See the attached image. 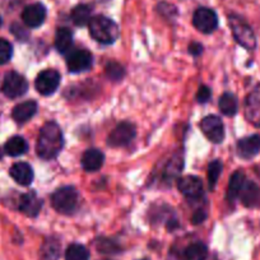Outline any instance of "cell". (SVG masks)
<instances>
[{
  "label": "cell",
  "mask_w": 260,
  "mask_h": 260,
  "mask_svg": "<svg viewBox=\"0 0 260 260\" xmlns=\"http://www.w3.org/2000/svg\"><path fill=\"white\" fill-rule=\"evenodd\" d=\"M60 255V244L57 240L49 239L45 241L41 249V257L44 260H56Z\"/></svg>",
  "instance_id": "d4e9b609"
},
{
  "label": "cell",
  "mask_w": 260,
  "mask_h": 260,
  "mask_svg": "<svg viewBox=\"0 0 260 260\" xmlns=\"http://www.w3.org/2000/svg\"><path fill=\"white\" fill-rule=\"evenodd\" d=\"M105 156L101 151L96 148L87 149L82 156V167L88 172L99 171L104 165Z\"/></svg>",
  "instance_id": "2e32d148"
},
{
  "label": "cell",
  "mask_w": 260,
  "mask_h": 260,
  "mask_svg": "<svg viewBox=\"0 0 260 260\" xmlns=\"http://www.w3.org/2000/svg\"><path fill=\"white\" fill-rule=\"evenodd\" d=\"M239 198H241L242 203L246 207H256L260 204V189L252 181H245Z\"/></svg>",
  "instance_id": "ac0fdd59"
},
{
  "label": "cell",
  "mask_w": 260,
  "mask_h": 260,
  "mask_svg": "<svg viewBox=\"0 0 260 260\" xmlns=\"http://www.w3.org/2000/svg\"><path fill=\"white\" fill-rule=\"evenodd\" d=\"M229 22L235 40L246 50H254L256 46V39L251 27L237 16H230Z\"/></svg>",
  "instance_id": "277c9868"
},
{
  "label": "cell",
  "mask_w": 260,
  "mask_h": 260,
  "mask_svg": "<svg viewBox=\"0 0 260 260\" xmlns=\"http://www.w3.org/2000/svg\"><path fill=\"white\" fill-rule=\"evenodd\" d=\"M189 51L190 54L197 56V55H201L202 52H203V46H202L201 44H198V42H194V44H191L189 46Z\"/></svg>",
  "instance_id": "d6a6232c"
},
{
  "label": "cell",
  "mask_w": 260,
  "mask_h": 260,
  "mask_svg": "<svg viewBox=\"0 0 260 260\" xmlns=\"http://www.w3.org/2000/svg\"><path fill=\"white\" fill-rule=\"evenodd\" d=\"M12 55H13V47L11 42L0 39V65L7 64L11 60Z\"/></svg>",
  "instance_id": "f1b7e54d"
},
{
  "label": "cell",
  "mask_w": 260,
  "mask_h": 260,
  "mask_svg": "<svg viewBox=\"0 0 260 260\" xmlns=\"http://www.w3.org/2000/svg\"><path fill=\"white\" fill-rule=\"evenodd\" d=\"M246 117L251 124L260 126V84H257L246 99Z\"/></svg>",
  "instance_id": "7c38bea8"
},
{
  "label": "cell",
  "mask_w": 260,
  "mask_h": 260,
  "mask_svg": "<svg viewBox=\"0 0 260 260\" xmlns=\"http://www.w3.org/2000/svg\"><path fill=\"white\" fill-rule=\"evenodd\" d=\"M201 127L204 136L213 143H221L224 139L223 122L218 116L214 115L206 116L202 120Z\"/></svg>",
  "instance_id": "ba28073f"
},
{
  "label": "cell",
  "mask_w": 260,
  "mask_h": 260,
  "mask_svg": "<svg viewBox=\"0 0 260 260\" xmlns=\"http://www.w3.org/2000/svg\"><path fill=\"white\" fill-rule=\"evenodd\" d=\"M192 24L203 34H212L218 26V17L216 12L209 8H199L192 16Z\"/></svg>",
  "instance_id": "5b68a950"
},
{
  "label": "cell",
  "mask_w": 260,
  "mask_h": 260,
  "mask_svg": "<svg viewBox=\"0 0 260 260\" xmlns=\"http://www.w3.org/2000/svg\"><path fill=\"white\" fill-rule=\"evenodd\" d=\"M208 256V249L203 242H194L185 249L182 260H206Z\"/></svg>",
  "instance_id": "603a6c76"
},
{
  "label": "cell",
  "mask_w": 260,
  "mask_h": 260,
  "mask_svg": "<svg viewBox=\"0 0 260 260\" xmlns=\"http://www.w3.org/2000/svg\"><path fill=\"white\" fill-rule=\"evenodd\" d=\"M106 76L112 81H119L124 77V69L117 62H110L106 65Z\"/></svg>",
  "instance_id": "f546056e"
},
{
  "label": "cell",
  "mask_w": 260,
  "mask_h": 260,
  "mask_svg": "<svg viewBox=\"0 0 260 260\" xmlns=\"http://www.w3.org/2000/svg\"><path fill=\"white\" fill-rule=\"evenodd\" d=\"M72 45H73V34L69 28H59L56 31V36H55V47L59 52L65 54L71 50Z\"/></svg>",
  "instance_id": "ffe728a7"
},
{
  "label": "cell",
  "mask_w": 260,
  "mask_h": 260,
  "mask_svg": "<svg viewBox=\"0 0 260 260\" xmlns=\"http://www.w3.org/2000/svg\"><path fill=\"white\" fill-rule=\"evenodd\" d=\"M179 190L187 198H199L203 194V184L197 176H184L179 180Z\"/></svg>",
  "instance_id": "4fadbf2b"
},
{
  "label": "cell",
  "mask_w": 260,
  "mask_h": 260,
  "mask_svg": "<svg viewBox=\"0 0 260 260\" xmlns=\"http://www.w3.org/2000/svg\"><path fill=\"white\" fill-rule=\"evenodd\" d=\"M245 181H246V179H245V175L242 172L237 171L232 175L231 180H230L229 189H227V199L230 202H235L239 198Z\"/></svg>",
  "instance_id": "44dd1931"
},
{
  "label": "cell",
  "mask_w": 260,
  "mask_h": 260,
  "mask_svg": "<svg viewBox=\"0 0 260 260\" xmlns=\"http://www.w3.org/2000/svg\"><path fill=\"white\" fill-rule=\"evenodd\" d=\"M22 19L24 24L29 28H36L40 27L46 19V8L41 3H35L26 7L22 12Z\"/></svg>",
  "instance_id": "8fae6325"
},
{
  "label": "cell",
  "mask_w": 260,
  "mask_h": 260,
  "mask_svg": "<svg viewBox=\"0 0 260 260\" xmlns=\"http://www.w3.org/2000/svg\"><path fill=\"white\" fill-rule=\"evenodd\" d=\"M206 218H207L206 212H204V211H197L194 213V216H192L191 219H192V223L199 224V223H202V222H203Z\"/></svg>",
  "instance_id": "1f68e13d"
},
{
  "label": "cell",
  "mask_w": 260,
  "mask_h": 260,
  "mask_svg": "<svg viewBox=\"0 0 260 260\" xmlns=\"http://www.w3.org/2000/svg\"><path fill=\"white\" fill-rule=\"evenodd\" d=\"M65 260H89V252L83 245L72 244L65 251Z\"/></svg>",
  "instance_id": "4316f807"
},
{
  "label": "cell",
  "mask_w": 260,
  "mask_h": 260,
  "mask_svg": "<svg viewBox=\"0 0 260 260\" xmlns=\"http://www.w3.org/2000/svg\"><path fill=\"white\" fill-rule=\"evenodd\" d=\"M91 8L86 4L77 6L72 11V21L76 26H86L91 21Z\"/></svg>",
  "instance_id": "cb8c5ba5"
},
{
  "label": "cell",
  "mask_w": 260,
  "mask_h": 260,
  "mask_svg": "<svg viewBox=\"0 0 260 260\" xmlns=\"http://www.w3.org/2000/svg\"><path fill=\"white\" fill-rule=\"evenodd\" d=\"M28 89L26 78L16 72H11L6 76L3 82V92L9 99H18L23 96Z\"/></svg>",
  "instance_id": "8992f818"
},
{
  "label": "cell",
  "mask_w": 260,
  "mask_h": 260,
  "mask_svg": "<svg viewBox=\"0 0 260 260\" xmlns=\"http://www.w3.org/2000/svg\"><path fill=\"white\" fill-rule=\"evenodd\" d=\"M92 54L84 49L71 52L67 59V67L72 73H81L88 71L92 67Z\"/></svg>",
  "instance_id": "30bf717a"
},
{
  "label": "cell",
  "mask_w": 260,
  "mask_h": 260,
  "mask_svg": "<svg viewBox=\"0 0 260 260\" xmlns=\"http://www.w3.org/2000/svg\"><path fill=\"white\" fill-rule=\"evenodd\" d=\"M219 110L226 116H232L237 112V100L234 94L224 93L219 99Z\"/></svg>",
  "instance_id": "484cf974"
},
{
  "label": "cell",
  "mask_w": 260,
  "mask_h": 260,
  "mask_svg": "<svg viewBox=\"0 0 260 260\" xmlns=\"http://www.w3.org/2000/svg\"><path fill=\"white\" fill-rule=\"evenodd\" d=\"M11 176L19 185L27 186L34 180V170L26 162H18V164H14L11 167Z\"/></svg>",
  "instance_id": "e0dca14e"
},
{
  "label": "cell",
  "mask_w": 260,
  "mask_h": 260,
  "mask_svg": "<svg viewBox=\"0 0 260 260\" xmlns=\"http://www.w3.org/2000/svg\"><path fill=\"white\" fill-rule=\"evenodd\" d=\"M2 156H3V154H2V149H0V159H2Z\"/></svg>",
  "instance_id": "836d02e7"
},
{
  "label": "cell",
  "mask_w": 260,
  "mask_h": 260,
  "mask_svg": "<svg viewBox=\"0 0 260 260\" xmlns=\"http://www.w3.org/2000/svg\"><path fill=\"white\" fill-rule=\"evenodd\" d=\"M89 34L97 42L110 45L119 37V27L112 19L104 16H97L89 21Z\"/></svg>",
  "instance_id": "7a4b0ae2"
},
{
  "label": "cell",
  "mask_w": 260,
  "mask_h": 260,
  "mask_svg": "<svg viewBox=\"0 0 260 260\" xmlns=\"http://www.w3.org/2000/svg\"><path fill=\"white\" fill-rule=\"evenodd\" d=\"M222 172V164L219 161H213L208 166V181L211 189H214L217 181L219 179V175Z\"/></svg>",
  "instance_id": "83f0119b"
},
{
  "label": "cell",
  "mask_w": 260,
  "mask_h": 260,
  "mask_svg": "<svg viewBox=\"0 0 260 260\" xmlns=\"http://www.w3.org/2000/svg\"><path fill=\"white\" fill-rule=\"evenodd\" d=\"M0 26H2V18H0Z\"/></svg>",
  "instance_id": "e575fe53"
},
{
  "label": "cell",
  "mask_w": 260,
  "mask_h": 260,
  "mask_svg": "<svg viewBox=\"0 0 260 260\" xmlns=\"http://www.w3.org/2000/svg\"><path fill=\"white\" fill-rule=\"evenodd\" d=\"M211 96H212L211 89H209L207 86H203L199 88L198 93H197V100H198V102H201V104H204V102H207L209 99H211Z\"/></svg>",
  "instance_id": "4dcf8cb0"
},
{
  "label": "cell",
  "mask_w": 260,
  "mask_h": 260,
  "mask_svg": "<svg viewBox=\"0 0 260 260\" xmlns=\"http://www.w3.org/2000/svg\"><path fill=\"white\" fill-rule=\"evenodd\" d=\"M37 112V104L35 101H26L17 105L12 111V117L19 124L28 121Z\"/></svg>",
  "instance_id": "d6986e66"
},
{
  "label": "cell",
  "mask_w": 260,
  "mask_h": 260,
  "mask_svg": "<svg viewBox=\"0 0 260 260\" xmlns=\"http://www.w3.org/2000/svg\"><path fill=\"white\" fill-rule=\"evenodd\" d=\"M42 207L41 199L37 197L35 192L29 191L26 192L21 197L18 203V208L22 213H24L28 217H36L40 213Z\"/></svg>",
  "instance_id": "5bb4252c"
},
{
  "label": "cell",
  "mask_w": 260,
  "mask_h": 260,
  "mask_svg": "<svg viewBox=\"0 0 260 260\" xmlns=\"http://www.w3.org/2000/svg\"><path fill=\"white\" fill-rule=\"evenodd\" d=\"M64 146V138L59 125L54 121L46 122L40 130L36 151L42 159H52L60 153Z\"/></svg>",
  "instance_id": "6da1fadb"
},
{
  "label": "cell",
  "mask_w": 260,
  "mask_h": 260,
  "mask_svg": "<svg viewBox=\"0 0 260 260\" xmlns=\"http://www.w3.org/2000/svg\"><path fill=\"white\" fill-rule=\"evenodd\" d=\"M60 84V74L59 72L54 71V69H46L42 71L41 73L37 76L35 86L39 93L42 96H49L52 94L57 89Z\"/></svg>",
  "instance_id": "52a82bcc"
},
{
  "label": "cell",
  "mask_w": 260,
  "mask_h": 260,
  "mask_svg": "<svg viewBox=\"0 0 260 260\" xmlns=\"http://www.w3.org/2000/svg\"><path fill=\"white\" fill-rule=\"evenodd\" d=\"M51 204L59 213H73L78 206V192L73 186L59 187L51 195Z\"/></svg>",
  "instance_id": "3957f363"
},
{
  "label": "cell",
  "mask_w": 260,
  "mask_h": 260,
  "mask_svg": "<svg viewBox=\"0 0 260 260\" xmlns=\"http://www.w3.org/2000/svg\"><path fill=\"white\" fill-rule=\"evenodd\" d=\"M4 149H6V153L9 154V156L18 157L28 151V144H27V142L22 137H12L6 143Z\"/></svg>",
  "instance_id": "7402d4cb"
},
{
  "label": "cell",
  "mask_w": 260,
  "mask_h": 260,
  "mask_svg": "<svg viewBox=\"0 0 260 260\" xmlns=\"http://www.w3.org/2000/svg\"><path fill=\"white\" fill-rule=\"evenodd\" d=\"M260 152V136H250L240 139L237 143V153L242 158H252Z\"/></svg>",
  "instance_id": "9a60e30c"
},
{
  "label": "cell",
  "mask_w": 260,
  "mask_h": 260,
  "mask_svg": "<svg viewBox=\"0 0 260 260\" xmlns=\"http://www.w3.org/2000/svg\"><path fill=\"white\" fill-rule=\"evenodd\" d=\"M136 137V127L130 122H121L117 125L109 137V146L111 147H124L129 144Z\"/></svg>",
  "instance_id": "9c48e42d"
}]
</instances>
